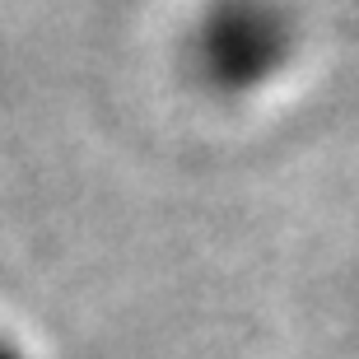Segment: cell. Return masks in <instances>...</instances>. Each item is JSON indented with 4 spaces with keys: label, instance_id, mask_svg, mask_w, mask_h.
Instances as JSON below:
<instances>
[{
    "label": "cell",
    "instance_id": "6da1fadb",
    "mask_svg": "<svg viewBox=\"0 0 359 359\" xmlns=\"http://www.w3.org/2000/svg\"><path fill=\"white\" fill-rule=\"evenodd\" d=\"M294 42L285 0H205L187 24V66L210 93L243 98L290 70Z\"/></svg>",
    "mask_w": 359,
    "mask_h": 359
}]
</instances>
